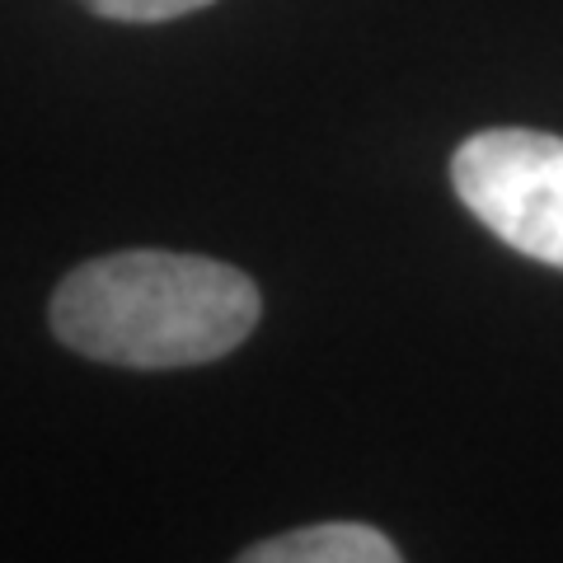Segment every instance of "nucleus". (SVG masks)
<instances>
[{
  "label": "nucleus",
  "instance_id": "obj_2",
  "mask_svg": "<svg viewBox=\"0 0 563 563\" xmlns=\"http://www.w3.org/2000/svg\"><path fill=\"white\" fill-rule=\"evenodd\" d=\"M451 184L503 244L563 268V136L531 128L474 132L455 151Z\"/></svg>",
  "mask_w": 563,
  "mask_h": 563
},
{
  "label": "nucleus",
  "instance_id": "obj_3",
  "mask_svg": "<svg viewBox=\"0 0 563 563\" xmlns=\"http://www.w3.org/2000/svg\"><path fill=\"white\" fill-rule=\"evenodd\" d=\"M235 563H399V550L372 526L357 521H324L306 531L263 540L244 550Z\"/></svg>",
  "mask_w": 563,
  "mask_h": 563
},
{
  "label": "nucleus",
  "instance_id": "obj_4",
  "mask_svg": "<svg viewBox=\"0 0 563 563\" xmlns=\"http://www.w3.org/2000/svg\"><path fill=\"white\" fill-rule=\"evenodd\" d=\"M80 5L122 24H161V20H179V14L202 10L211 0H80Z\"/></svg>",
  "mask_w": 563,
  "mask_h": 563
},
{
  "label": "nucleus",
  "instance_id": "obj_1",
  "mask_svg": "<svg viewBox=\"0 0 563 563\" xmlns=\"http://www.w3.org/2000/svg\"><path fill=\"white\" fill-rule=\"evenodd\" d=\"M258 310V287L231 263L128 250L66 273L52 296V329L90 362L169 372L235 352Z\"/></svg>",
  "mask_w": 563,
  "mask_h": 563
}]
</instances>
